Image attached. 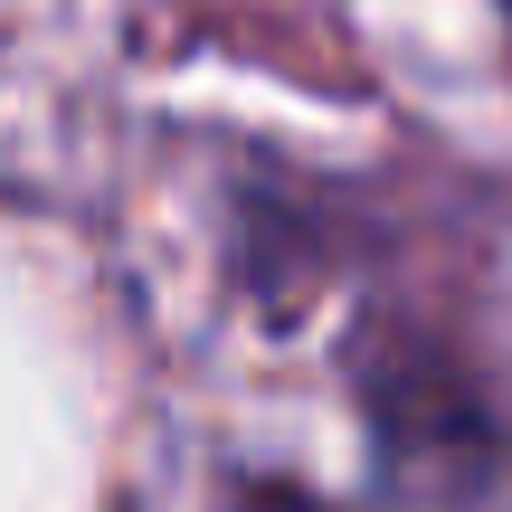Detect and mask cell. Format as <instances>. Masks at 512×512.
<instances>
[{"mask_svg":"<svg viewBox=\"0 0 512 512\" xmlns=\"http://www.w3.org/2000/svg\"><path fill=\"white\" fill-rule=\"evenodd\" d=\"M238 512H332V503H304V494H247Z\"/></svg>","mask_w":512,"mask_h":512,"instance_id":"6da1fadb","label":"cell"}]
</instances>
